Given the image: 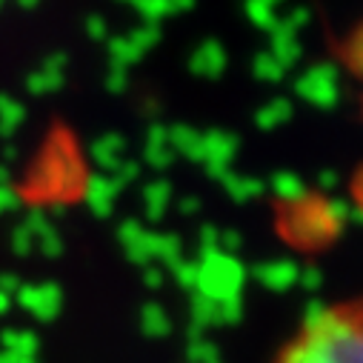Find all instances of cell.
I'll list each match as a JSON object with an SVG mask.
<instances>
[{
  "label": "cell",
  "mask_w": 363,
  "mask_h": 363,
  "mask_svg": "<svg viewBox=\"0 0 363 363\" xmlns=\"http://www.w3.org/2000/svg\"><path fill=\"white\" fill-rule=\"evenodd\" d=\"M57 63H60V57H52V60L46 63V69H43V72H35V74H29L26 86H29V92H32V95H43V92H49V89H55V86L60 83V74H57Z\"/></svg>",
  "instance_id": "obj_3"
},
{
  "label": "cell",
  "mask_w": 363,
  "mask_h": 363,
  "mask_svg": "<svg viewBox=\"0 0 363 363\" xmlns=\"http://www.w3.org/2000/svg\"><path fill=\"white\" fill-rule=\"evenodd\" d=\"M18 4H21V6H23V9H32V6H35V4H38V0H18Z\"/></svg>",
  "instance_id": "obj_7"
},
{
  "label": "cell",
  "mask_w": 363,
  "mask_h": 363,
  "mask_svg": "<svg viewBox=\"0 0 363 363\" xmlns=\"http://www.w3.org/2000/svg\"><path fill=\"white\" fill-rule=\"evenodd\" d=\"M272 363H363V298L309 315Z\"/></svg>",
  "instance_id": "obj_1"
},
{
  "label": "cell",
  "mask_w": 363,
  "mask_h": 363,
  "mask_svg": "<svg viewBox=\"0 0 363 363\" xmlns=\"http://www.w3.org/2000/svg\"><path fill=\"white\" fill-rule=\"evenodd\" d=\"M23 118H26L23 104L0 92V138H12L18 132V126L23 123Z\"/></svg>",
  "instance_id": "obj_2"
},
{
  "label": "cell",
  "mask_w": 363,
  "mask_h": 363,
  "mask_svg": "<svg viewBox=\"0 0 363 363\" xmlns=\"http://www.w3.org/2000/svg\"><path fill=\"white\" fill-rule=\"evenodd\" d=\"M21 206V195L12 189V186H4L0 189V212H12Z\"/></svg>",
  "instance_id": "obj_4"
},
{
  "label": "cell",
  "mask_w": 363,
  "mask_h": 363,
  "mask_svg": "<svg viewBox=\"0 0 363 363\" xmlns=\"http://www.w3.org/2000/svg\"><path fill=\"white\" fill-rule=\"evenodd\" d=\"M15 155H18L15 146H6V149H4V157H6V160H15Z\"/></svg>",
  "instance_id": "obj_6"
},
{
  "label": "cell",
  "mask_w": 363,
  "mask_h": 363,
  "mask_svg": "<svg viewBox=\"0 0 363 363\" xmlns=\"http://www.w3.org/2000/svg\"><path fill=\"white\" fill-rule=\"evenodd\" d=\"M0 6H4V0H0Z\"/></svg>",
  "instance_id": "obj_8"
},
{
  "label": "cell",
  "mask_w": 363,
  "mask_h": 363,
  "mask_svg": "<svg viewBox=\"0 0 363 363\" xmlns=\"http://www.w3.org/2000/svg\"><path fill=\"white\" fill-rule=\"evenodd\" d=\"M9 186V169L6 166H0V189Z\"/></svg>",
  "instance_id": "obj_5"
}]
</instances>
